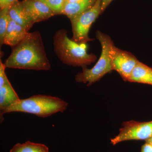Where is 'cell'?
Here are the masks:
<instances>
[{
  "instance_id": "cell-1",
  "label": "cell",
  "mask_w": 152,
  "mask_h": 152,
  "mask_svg": "<svg viewBox=\"0 0 152 152\" xmlns=\"http://www.w3.org/2000/svg\"><path fill=\"white\" fill-rule=\"evenodd\" d=\"M4 64L12 69L49 70L50 64L39 32L28 33L23 40L13 47Z\"/></svg>"
},
{
  "instance_id": "cell-2",
  "label": "cell",
  "mask_w": 152,
  "mask_h": 152,
  "mask_svg": "<svg viewBox=\"0 0 152 152\" xmlns=\"http://www.w3.org/2000/svg\"><path fill=\"white\" fill-rule=\"evenodd\" d=\"M53 39L55 53L65 64L83 68L96 60L94 54L88 53L86 44L77 43L68 37L66 30L57 31Z\"/></svg>"
},
{
  "instance_id": "cell-3",
  "label": "cell",
  "mask_w": 152,
  "mask_h": 152,
  "mask_svg": "<svg viewBox=\"0 0 152 152\" xmlns=\"http://www.w3.org/2000/svg\"><path fill=\"white\" fill-rule=\"evenodd\" d=\"M68 104L62 99L47 95H37L27 99L20 100L16 103L1 111L4 114L21 112L34 114L41 118H46L53 114L66 110Z\"/></svg>"
},
{
  "instance_id": "cell-4",
  "label": "cell",
  "mask_w": 152,
  "mask_h": 152,
  "mask_svg": "<svg viewBox=\"0 0 152 152\" xmlns=\"http://www.w3.org/2000/svg\"><path fill=\"white\" fill-rule=\"evenodd\" d=\"M96 36L102 46L100 57L92 68L89 69L86 67H83L82 72L76 75L75 77L76 81L87 83V86H91L100 80L106 74L113 70L110 50L114 45L113 42L108 35L100 31L96 32Z\"/></svg>"
},
{
  "instance_id": "cell-5",
  "label": "cell",
  "mask_w": 152,
  "mask_h": 152,
  "mask_svg": "<svg viewBox=\"0 0 152 152\" xmlns=\"http://www.w3.org/2000/svg\"><path fill=\"white\" fill-rule=\"evenodd\" d=\"M102 0H97L91 8L70 20L73 40L78 44H87L93 40L89 37V31L92 24L102 13Z\"/></svg>"
},
{
  "instance_id": "cell-6",
  "label": "cell",
  "mask_w": 152,
  "mask_h": 152,
  "mask_svg": "<svg viewBox=\"0 0 152 152\" xmlns=\"http://www.w3.org/2000/svg\"><path fill=\"white\" fill-rule=\"evenodd\" d=\"M152 137V121L148 122L132 121L123 123L119 133L111 139V144L115 145L126 141L145 140Z\"/></svg>"
},
{
  "instance_id": "cell-7",
  "label": "cell",
  "mask_w": 152,
  "mask_h": 152,
  "mask_svg": "<svg viewBox=\"0 0 152 152\" xmlns=\"http://www.w3.org/2000/svg\"><path fill=\"white\" fill-rule=\"evenodd\" d=\"M110 56L113 70L118 73L125 81H128L140 61L132 54L118 48L114 45L110 50Z\"/></svg>"
},
{
  "instance_id": "cell-8",
  "label": "cell",
  "mask_w": 152,
  "mask_h": 152,
  "mask_svg": "<svg viewBox=\"0 0 152 152\" xmlns=\"http://www.w3.org/2000/svg\"><path fill=\"white\" fill-rule=\"evenodd\" d=\"M22 2L34 24L46 20L56 15L47 5L39 1L23 0Z\"/></svg>"
},
{
  "instance_id": "cell-9",
  "label": "cell",
  "mask_w": 152,
  "mask_h": 152,
  "mask_svg": "<svg viewBox=\"0 0 152 152\" xmlns=\"http://www.w3.org/2000/svg\"><path fill=\"white\" fill-rule=\"evenodd\" d=\"M28 31L24 28L10 19L4 39V44L12 48L24 39Z\"/></svg>"
},
{
  "instance_id": "cell-10",
  "label": "cell",
  "mask_w": 152,
  "mask_h": 152,
  "mask_svg": "<svg viewBox=\"0 0 152 152\" xmlns=\"http://www.w3.org/2000/svg\"><path fill=\"white\" fill-rule=\"evenodd\" d=\"M11 19L28 31L34 23L27 13L22 1L18 0L12 5L9 10Z\"/></svg>"
},
{
  "instance_id": "cell-11",
  "label": "cell",
  "mask_w": 152,
  "mask_h": 152,
  "mask_svg": "<svg viewBox=\"0 0 152 152\" xmlns=\"http://www.w3.org/2000/svg\"><path fill=\"white\" fill-rule=\"evenodd\" d=\"M97 0H80L76 2L65 3L61 15H65L70 20L88 10Z\"/></svg>"
},
{
  "instance_id": "cell-12",
  "label": "cell",
  "mask_w": 152,
  "mask_h": 152,
  "mask_svg": "<svg viewBox=\"0 0 152 152\" xmlns=\"http://www.w3.org/2000/svg\"><path fill=\"white\" fill-rule=\"evenodd\" d=\"M128 81L152 86V68L139 61Z\"/></svg>"
},
{
  "instance_id": "cell-13",
  "label": "cell",
  "mask_w": 152,
  "mask_h": 152,
  "mask_svg": "<svg viewBox=\"0 0 152 152\" xmlns=\"http://www.w3.org/2000/svg\"><path fill=\"white\" fill-rule=\"evenodd\" d=\"M20 99L10 83L0 87V110L16 103Z\"/></svg>"
},
{
  "instance_id": "cell-14",
  "label": "cell",
  "mask_w": 152,
  "mask_h": 152,
  "mask_svg": "<svg viewBox=\"0 0 152 152\" xmlns=\"http://www.w3.org/2000/svg\"><path fill=\"white\" fill-rule=\"evenodd\" d=\"M10 152H49V148L44 144L30 141L24 143H18L14 146Z\"/></svg>"
},
{
  "instance_id": "cell-15",
  "label": "cell",
  "mask_w": 152,
  "mask_h": 152,
  "mask_svg": "<svg viewBox=\"0 0 152 152\" xmlns=\"http://www.w3.org/2000/svg\"><path fill=\"white\" fill-rule=\"evenodd\" d=\"M10 7L5 8L0 10V45L1 47L4 45V39L5 34L9 23L10 18L9 15V10Z\"/></svg>"
},
{
  "instance_id": "cell-16",
  "label": "cell",
  "mask_w": 152,
  "mask_h": 152,
  "mask_svg": "<svg viewBox=\"0 0 152 152\" xmlns=\"http://www.w3.org/2000/svg\"><path fill=\"white\" fill-rule=\"evenodd\" d=\"M44 3L54 12L56 15H61L64 1V0H35Z\"/></svg>"
},
{
  "instance_id": "cell-17",
  "label": "cell",
  "mask_w": 152,
  "mask_h": 152,
  "mask_svg": "<svg viewBox=\"0 0 152 152\" xmlns=\"http://www.w3.org/2000/svg\"><path fill=\"white\" fill-rule=\"evenodd\" d=\"M6 67L4 64L0 61V87L10 83L5 72Z\"/></svg>"
},
{
  "instance_id": "cell-18",
  "label": "cell",
  "mask_w": 152,
  "mask_h": 152,
  "mask_svg": "<svg viewBox=\"0 0 152 152\" xmlns=\"http://www.w3.org/2000/svg\"><path fill=\"white\" fill-rule=\"evenodd\" d=\"M18 0H0V9L2 10L10 7Z\"/></svg>"
},
{
  "instance_id": "cell-19",
  "label": "cell",
  "mask_w": 152,
  "mask_h": 152,
  "mask_svg": "<svg viewBox=\"0 0 152 152\" xmlns=\"http://www.w3.org/2000/svg\"><path fill=\"white\" fill-rule=\"evenodd\" d=\"M140 152H152V145L149 143L146 142L142 146Z\"/></svg>"
},
{
  "instance_id": "cell-20",
  "label": "cell",
  "mask_w": 152,
  "mask_h": 152,
  "mask_svg": "<svg viewBox=\"0 0 152 152\" xmlns=\"http://www.w3.org/2000/svg\"><path fill=\"white\" fill-rule=\"evenodd\" d=\"M113 0H102V13H103Z\"/></svg>"
},
{
  "instance_id": "cell-21",
  "label": "cell",
  "mask_w": 152,
  "mask_h": 152,
  "mask_svg": "<svg viewBox=\"0 0 152 152\" xmlns=\"http://www.w3.org/2000/svg\"><path fill=\"white\" fill-rule=\"evenodd\" d=\"M80 1V0H67L65 3H74L78 1Z\"/></svg>"
},
{
  "instance_id": "cell-22",
  "label": "cell",
  "mask_w": 152,
  "mask_h": 152,
  "mask_svg": "<svg viewBox=\"0 0 152 152\" xmlns=\"http://www.w3.org/2000/svg\"><path fill=\"white\" fill-rule=\"evenodd\" d=\"M145 142H147L151 144L152 145V137L150 138L148 140H147L145 141Z\"/></svg>"
},
{
  "instance_id": "cell-23",
  "label": "cell",
  "mask_w": 152,
  "mask_h": 152,
  "mask_svg": "<svg viewBox=\"0 0 152 152\" xmlns=\"http://www.w3.org/2000/svg\"><path fill=\"white\" fill-rule=\"evenodd\" d=\"M64 3H65L66 1H67V0H64Z\"/></svg>"
}]
</instances>
